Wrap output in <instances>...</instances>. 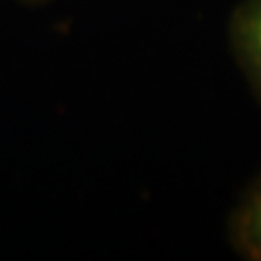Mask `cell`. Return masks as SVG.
Here are the masks:
<instances>
[{
  "instance_id": "1",
  "label": "cell",
  "mask_w": 261,
  "mask_h": 261,
  "mask_svg": "<svg viewBox=\"0 0 261 261\" xmlns=\"http://www.w3.org/2000/svg\"><path fill=\"white\" fill-rule=\"evenodd\" d=\"M231 53L261 107V0H239L227 24Z\"/></svg>"
},
{
  "instance_id": "2",
  "label": "cell",
  "mask_w": 261,
  "mask_h": 261,
  "mask_svg": "<svg viewBox=\"0 0 261 261\" xmlns=\"http://www.w3.org/2000/svg\"><path fill=\"white\" fill-rule=\"evenodd\" d=\"M229 241L241 258L261 261V171L232 208L229 217Z\"/></svg>"
},
{
  "instance_id": "3",
  "label": "cell",
  "mask_w": 261,
  "mask_h": 261,
  "mask_svg": "<svg viewBox=\"0 0 261 261\" xmlns=\"http://www.w3.org/2000/svg\"><path fill=\"white\" fill-rule=\"evenodd\" d=\"M22 4H28V5H43V4H48L51 0H19Z\"/></svg>"
}]
</instances>
